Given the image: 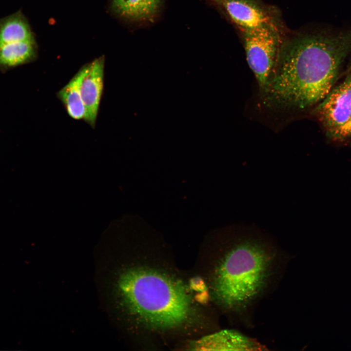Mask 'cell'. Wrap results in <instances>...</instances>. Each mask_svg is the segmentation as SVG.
Returning a JSON list of instances; mask_svg holds the SVG:
<instances>
[{
    "mask_svg": "<svg viewBox=\"0 0 351 351\" xmlns=\"http://www.w3.org/2000/svg\"><path fill=\"white\" fill-rule=\"evenodd\" d=\"M351 52V30L287 33L276 66L262 90L266 100L300 109L318 104L332 88Z\"/></svg>",
    "mask_w": 351,
    "mask_h": 351,
    "instance_id": "1",
    "label": "cell"
},
{
    "mask_svg": "<svg viewBox=\"0 0 351 351\" xmlns=\"http://www.w3.org/2000/svg\"><path fill=\"white\" fill-rule=\"evenodd\" d=\"M214 233L223 247L214 277L215 294L226 306L241 307L265 286L276 249L270 236L254 225L234 224Z\"/></svg>",
    "mask_w": 351,
    "mask_h": 351,
    "instance_id": "2",
    "label": "cell"
},
{
    "mask_svg": "<svg viewBox=\"0 0 351 351\" xmlns=\"http://www.w3.org/2000/svg\"><path fill=\"white\" fill-rule=\"evenodd\" d=\"M119 303L129 315L157 330L175 329L190 320V296L178 280L146 267L123 270L116 285Z\"/></svg>",
    "mask_w": 351,
    "mask_h": 351,
    "instance_id": "3",
    "label": "cell"
},
{
    "mask_svg": "<svg viewBox=\"0 0 351 351\" xmlns=\"http://www.w3.org/2000/svg\"><path fill=\"white\" fill-rule=\"evenodd\" d=\"M240 32L248 63L262 91L276 66L287 32L284 27H276Z\"/></svg>",
    "mask_w": 351,
    "mask_h": 351,
    "instance_id": "4",
    "label": "cell"
},
{
    "mask_svg": "<svg viewBox=\"0 0 351 351\" xmlns=\"http://www.w3.org/2000/svg\"><path fill=\"white\" fill-rule=\"evenodd\" d=\"M36 55L34 35L27 21L18 12L0 20V65L13 67Z\"/></svg>",
    "mask_w": 351,
    "mask_h": 351,
    "instance_id": "5",
    "label": "cell"
},
{
    "mask_svg": "<svg viewBox=\"0 0 351 351\" xmlns=\"http://www.w3.org/2000/svg\"><path fill=\"white\" fill-rule=\"evenodd\" d=\"M219 8L240 31L284 27L276 8L257 0H204Z\"/></svg>",
    "mask_w": 351,
    "mask_h": 351,
    "instance_id": "6",
    "label": "cell"
},
{
    "mask_svg": "<svg viewBox=\"0 0 351 351\" xmlns=\"http://www.w3.org/2000/svg\"><path fill=\"white\" fill-rule=\"evenodd\" d=\"M349 73L314 110L329 137L347 121L351 114V71Z\"/></svg>",
    "mask_w": 351,
    "mask_h": 351,
    "instance_id": "7",
    "label": "cell"
},
{
    "mask_svg": "<svg viewBox=\"0 0 351 351\" xmlns=\"http://www.w3.org/2000/svg\"><path fill=\"white\" fill-rule=\"evenodd\" d=\"M104 58L100 57L89 63L88 70L81 82V92L85 108L84 120L93 128L96 125L102 95Z\"/></svg>",
    "mask_w": 351,
    "mask_h": 351,
    "instance_id": "8",
    "label": "cell"
},
{
    "mask_svg": "<svg viewBox=\"0 0 351 351\" xmlns=\"http://www.w3.org/2000/svg\"><path fill=\"white\" fill-rule=\"evenodd\" d=\"M163 0H112V7L121 17L129 21L147 23L156 20Z\"/></svg>",
    "mask_w": 351,
    "mask_h": 351,
    "instance_id": "9",
    "label": "cell"
},
{
    "mask_svg": "<svg viewBox=\"0 0 351 351\" xmlns=\"http://www.w3.org/2000/svg\"><path fill=\"white\" fill-rule=\"evenodd\" d=\"M197 350H258L260 346L252 340L231 331H223L205 336L193 346Z\"/></svg>",
    "mask_w": 351,
    "mask_h": 351,
    "instance_id": "10",
    "label": "cell"
},
{
    "mask_svg": "<svg viewBox=\"0 0 351 351\" xmlns=\"http://www.w3.org/2000/svg\"><path fill=\"white\" fill-rule=\"evenodd\" d=\"M89 69V63L83 66L70 81L57 94L69 116L76 120L84 119L85 108L82 101L81 85Z\"/></svg>",
    "mask_w": 351,
    "mask_h": 351,
    "instance_id": "11",
    "label": "cell"
},
{
    "mask_svg": "<svg viewBox=\"0 0 351 351\" xmlns=\"http://www.w3.org/2000/svg\"><path fill=\"white\" fill-rule=\"evenodd\" d=\"M335 141H344L351 138V114L347 121L330 136Z\"/></svg>",
    "mask_w": 351,
    "mask_h": 351,
    "instance_id": "12",
    "label": "cell"
},
{
    "mask_svg": "<svg viewBox=\"0 0 351 351\" xmlns=\"http://www.w3.org/2000/svg\"><path fill=\"white\" fill-rule=\"evenodd\" d=\"M348 71L349 72L351 71V62L350 63L349 65L348 66Z\"/></svg>",
    "mask_w": 351,
    "mask_h": 351,
    "instance_id": "13",
    "label": "cell"
}]
</instances>
